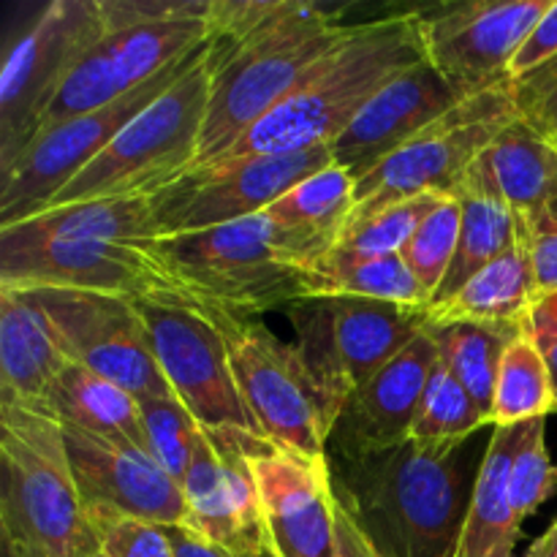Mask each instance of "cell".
<instances>
[{
    "label": "cell",
    "instance_id": "1",
    "mask_svg": "<svg viewBox=\"0 0 557 557\" xmlns=\"http://www.w3.org/2000/svg\"><path fill=\"white\" fill-rule=\"evenodd\" d=\"M487 449V446H484ZM484 449L473 438L330 460L337 504L384 557H455Z\"/></svg>",
    "mask_w": 557,
    "mask_h": 557
},
{
    "label": "cell",
    "instance_id": "2",
    "mask_svg": "<svg viewBox=\"0 0 557 557\" xmlns=\"http://www.w3.org/2000/svg\"><path fill=\"white\" fill-rule=\"evenodd\" d=\"M424 60L419 11L359 22L357 30L286 101L261 117L215 163L332 145L381 87Z\"/></svg>",
    "mask_w": 557,
    "mask_h": 557
},
{
    "label": "cell",
    "instance_id": "3",
    "mask_svg": "<svg viewBox=\"0 0 557 557\" xmlns=\"http://www.w3.org/2000/svg\"><path fill=\"white\" fill-rule=\"evenodd\" d=\"M0 542L3 557H92L101 553L49 408L0 400Z\"/></svg>",
    "mask_w": 557,
    "mask_h": 557
},
{
    "label": "cell",
    "instance_id": "4",
    "mask_svg": "<svg viewBox=\"0 0 557 557\" xmlns=\"http://www.w3.org/2000/svg\"><path fill=\"white\" fill-rule=\"evenodd\" d=\"M359 22L343 20V11L294 0L272 25L212 60V98L201 131L199 158L190 166H212L232 150L261 117L286 101L354 30Z\"/></svg>",
    "mask_w": 557,
    "mask_h": 557
},
{
    "label": "cell",
    "instance_id": "5",
    "mask_svg": "<svg viewBox=\"0 0 557 557\" xmlns=\"http://www.w3.org/2000/svg\"><path fill=\"white\" fill-rule=\"evenodd\" d=\"M210 98L212 60L207 44L205 54L158 101L131 120L117 139L87 163L44 210L82 201L156 196L177 183L199 158Z\"/></svg>",
    "mask_w": 557,
    "mask_h": 557
},
{
    "label": "cell",
    "instance_id": "6",
    "mask_svg": "<svg viewBox=\"0 0 557 557\" xmlns=\"http://www.w3.org/2000/svg\"><path fill=\"white\" fill-rule=\"evenodd\" d=\"M283 313L319 392L326 430L359 386L433 324L428 308L362 297L297 299Z\"/></svg>",
    "mask_w": 557,
    "mask_h": 557
},
{
    "label": "cell",
    "instance_id": "7",
    "mask_svg": "<svg viewBox=\"0 0 557 557\" xmlns=\"http://www.w3.org/2000/svg\"><path fill=\"white\" fill-rule=\"evenodd\" d=\"M226 343L232 373L267 444L308 460H330V430L319 392L294 343L281 341L259 315L196 299Z\"/></svg>",
    "mask_w": 557,
    "mask_h": 557
},
{
    "label": "cell",
    "instance_id": "8",
    "mask_svg": "<svg viewBox=\"0 0 557 557\" xmlns=\"http://www.w3.org/2000/svg\"><path fill=\"white\" fill-rule=\"evenodd\" d=\"M156 253L194 299L248 315L286 310L302 299L297 267L281 250L264 215L161 237Z\"/></svg>",
    "mask_w": 557,
    "mask_h": 557
},
{
    "label": "cell",
    "instance_id": "9",
    "mask_svg": "<svg viewBox=\"0 0 557 557\" xmlns=\"http://www.w3.org/2000/svg\"><path fill=\"white\" fill-rule=\"evenodd\" d=\"M103 33L101 0H54L9 44L0 69V177L41 134L69 74Z\"/></svg>",
    "mask_w": 557,
    "mask_h": 557
},
{
    "label": "cell",
    "instance_id": "10",
    "mask_svg": "<svg viewBox=\"0 0 557 557\" xmlns=\"http://www.w3.org/2000/svg\"><path fill=\"white\" fill-rule=\"evenodd\" d=\"M517 120L509 85L476 92L357 180L348 223L417 196H455L473 163Z\"/></svg>",
    "mask_w": 557,
    "mask_h": 557
},
{
    "label": "cell",
    "instance_id": "11",
    "mask_svg": "<svg viewBox=\"0 0 557 557\" xmlns=\"http://www.w3.org/2000/svg\"><path fill=\"white\" fill-rule=\"evenodd\" d=\"M0 286L16 292L63 288L125 299L190 297L161 264L156 243L52 239L16 226L0 228Z\"/></svg>",
    "mask_w": 557,
    "mask_h": 557
},
{
    "label": "cell",
    "instance_id": "12",
    "mask_svg": "<svg viewBox=\"0 0 557 557\" xmlns=\"http://www.w3.org/2000/svg\"><path fill=\"white\" fill-rule=\"evenodd\" d=\"M207 44L210 38L128 96L38 134L20 161L0 177V228L38 215L87 163L96 161L117 139L131 120L158 101L205 54Z\"/></svg>",
    "mask_w": 557,
    "mask_h": 557
},
{
    "label": "cell",
    "instance_id": "13",
    "mask_svg": "<svg viewBox=\"0 0 557 557\" xmlns=\"http://www.w3.org/2000/svg\"><path fill=\"white\" fill-rule=\"evenodd\" d=\"M335 163L332 145L212 163L150 196L161 237L264 215L294 185Z\"/></svg>",
    "mask_w": 557,
    "mask_h": 557
},
{
    "label": "cell",
    "instance_id": "14",
    "mask_svg": "<svg viewBox=\"0 0 557 557\" xmlns=\"http://www.w3.org/2000/svg\"><path fill=\"white\" fill-rule=\"evenodd\" d=\"M150 332L158 364L174 397L207 430H239L261 438L237 379L232 373L226 343L212 321L196 308L194 297L136 299Z\"/></svg>",
    "mask_w": 557,
    "mask_h": 557
},
{
    "label": "cell",
    "instance_id": "15",
    "mask_svg": "<svg viewBox=\"0 0 557 557\" xmlns=\"http://www.w3.org/2000/svg\"><path fill=\"white\" fill-rule=\"evenodd\" d=\"M22 294L52 321L71 362L114 381L136 400L174 395L136 299L63 288H27Z\"/></svg>",
    "mask_w": 557,
    "mask_h": 557
},
{
    "label": "cell",
    "instance_id": "16",
    "mask_svg": "<svg viewBox=\"0 0 557 557\" xmlns=\"http://www.w3.org/2000/svg\"><path fill=\"white\" fill-rule=\"evenodd\" d=\"M207 9H210V0H207L205 9L194 11V14L107 27L96 47L69 74L63 90L49 107L41 134L52 125H60L65 120L79 117V114L128 96L145 82L156 79L172 63L188 58L194 49H199L210 38Z\"/></svg>",
    "mask_w": 557,
    "mask_h": 557
},
{
    "label": "cell",
    "instance_id": "17",
    "mask_svg": "<svg viewBox=\"0 0 557 557\" xmlns=\"http://www.w3.org/2000/svg\"><path fill=\"white\" fill-rule=\"evenodd\" d=\"M553 0H468L419 11L424 58L462 96L511 82V60Z\"/></svg>",
    "mask_w": 557,
    "mask_h": 557
},
{
    "label": "cell",
    "instance_id": "18",
    "mask_svg": "<svg viewBox=\"0 0 557 557\" xmlns=\"http://www.w3.org/2000/svg\"><path fill=\"white\" fill-rule=\"evenodd\" d=\"M272 557H343L332 462H315L248 435Z\"/></svg>",
    "mask_w": 557,
    "mask_h": 557
},
{
    "label": "cell",
    "instance_id": "19",
    "mask_svg": "<svg viewBox=\"0 0 557 557\" xmlns=\"http://www.w3.org/2000/svg\"><path fill=\"white\" fill-rule=\"evenodd\" d=\"M248 435L239 430H199L185 482V528L237 557L270 553L259 490L248 466Z\"/></svg>",
    "mask_w": 557,
    "mask_h": 557
},
{
    "label": "cell",
    "instance_id": "20",
    "mask_svg": "<svg viewBox=\"0 0 557 557\" xmlns=\"http://www.w3.org/2000/svg\"><path fill=\"white\" fill-rule=\"evenodd\" d=\"M71 471L87 511L109 509L152 525H185L183 487L141 446L63 424Z\"/></svg>",
    "mask_w": 557,
    "mask_h": 557
},
{
    "label": "cell",
    "instance_id": "21",
    "mask_svg": "<svg viewBox=\"0 0 557 557\" xmlns=\"http://www.w3.org/2000/svg\"><path fill=\"white\" fill-rule=\"evenodd\" d=\"M438 354L430 324L406 351L359 386L330 430V460H362L411 441Z\"/></svg>",
    "mask_w": 557,
    "mask_h": 557
},
{
    "label": "cell",
    "instance_id": "22",
    "mask_svg": "<svg viewBox=\"0 0 557 557\" xmlns=\"http://www.w3.org/2000/svg\"><path fill=\"white\" fill-rule=\"evenodd\" d=\"M466 98L424 60L381 87L351 125L332 141L335 163L359 180Z\"/></svg>",
    "mask_w": 557,
    "mask_h": 557
},
{
    "label": "cell",
    "instance_id": "23",
    "mask_svg": "<svg viewBox=\"0 0 557 557\" xmlns=\"http://www.w3.org/2000/svg\"><path fill=\"white\" fill-rule=\"evenodd\" d=\"M69 364V354L44 310L22 292L0 286V400L49 408Z\"/></svg>",
    "mask_w": 557,
    "mask_h": 557
},
{
    "label": "cell",
    "instance_id": "24",
    "mask_svg": "<svg viewBox=\"0 0 557 557\" xmlns=\"http://www.w3.org/2000/svg\"><path fill=\"white\" fill-rule=\"evenodd\" d=\"M354 205L357 180L348 169L332 163L267 207L264 218L283 253L294 261V267H302L341 243Z\"/></svg>",
    "mask_w": 557,
    "mask_h": 557
},
{
    "label": "cell",
    "instance_id": "25",
    "mask_svg": "<svg viewBox=\"0 0 557 557\" xmlns=\"http://www.w3.org/2000/svg\"><path fill=\"white\" fill-rule=\"evenodd\" d=\"M455 199L462 215L460 243L449 275L430 302V310L449 302L476 272L506 253L517 239V215L495 180L487 152L466 174Z\"/></svg>",
    "mask_w": 557,
    "mask_h": 557
},
{
    "label": "cell",
    "instance_id": "26",
    "mask_svg": "<svg viewBox=\"0 0 557 557\" xmlns=\"http://www.w3.org/2000/svg\"><path fill=\"white\" fill-rule=\"evenodd\" d=\"M536 297L539 288L531 250L517 226L515 245L495 261H490L482 272H476L449 302L430 310V321L433 324L468 321V324L522 332L528 310Z\"/></svg>",
    "mask_w": 557,
    "mask_h": 557
},
{
    "label": "cell",
    "instance_id": "27",
    "mask_svg": "<svg viewBox=\"0 0 557 557\" xmlns=\"http://www.w3.org/2000/svg\"><path fill=\"white\" fill-rule=\"evenodd\" d=\"M302 299L308 297H362L384 302L428 308L430 297L400 253L373 256L348 248H332L319 259L297 267Z\"/></svg>",
    "mask_w": 557,
    "mask_h": 557
},
{
    "label": "cell",
    "instance_id": "28",
    "mask_svg": "<svg viewBox=\"0 0 557 557\" xmlns=\"http://www.w3.org/2000/svg\"><path fill=\"white\" fill-rule=\"evenodd\" d=\"M520 433L522 424H511L490 435L455 557H490L500 547H517L522 522L511 506V460Z\"/></svg>",
    "mask_w": 557,
    "mask_h": 557
},
{
    "label": "cell",
    "instance_id": "29",
    "mask_svg": "<svg viewBox=\"0 0 557 557\" xmlns=\"http://www.w3.org/2000/svg\"><path fill=\"white\" fill-rule=\"evenodd\" d=\"M49 408L63 424L96 435H109V438H125L147 451L139 400L114 381L92 373L85 364L71 362L63 370Z\"/></svg>",
    "mask_w": 557,
    "mask_h": 557
},
{
    "label": "cell",
    "instance_id": "30",
    "mask_svg": "<svg viewBox=\"0 0 557 557\" xmlns=\"http://www.w3.org/2000/svg\"><path fill=\"white\" fill-rule=\"evenodd\" d=\"M14 226L36 237L52 239H92V243L123 245H152L161 239L150 196L54 207Z\"/></svg>",
    "mask_w": 557,
    "mask_h": 557
},
{
    "label": "cell",
    "instance_id": "31",
    "mask_svg": "<svg viewBox=\"0 0 557 557\" xmlns=\"http://www.w3.org/2000/svg\"><path fill=\"white\" fill-rule=\"evenodd\" d=\"M487 158L515 215L557 199V145L528 128L520 117L500 131Z\"/></svg>",
    "mask_w": 557,
    "mask_h": 557
},
{
    "label": "cell",
    "instance_id": "32",
    "mask_svg": "<svg viewBox=\"0 0 557 557\" xmlns=\"http://www.w3.org/2000/svg\"><path fill=\"white\" fill-rule=\"evenodd\" d=\"M435 341H438L441 362L455 373L473 397L479 411L493 424V397L495 381H498L500 359H504L506 346L511 337L520 332L498 330V326L468 324V321H455V324H433Z\"/></svg>",
    "mask_w": 557,
    "mask_h": 557
},
{
    "label": "cell",
    "instance_id": "33",
    "mask_svg": "<svg viewBox=\"0 0 557 557\" xmlns=\"http://www.w3.org/2000/svg\"><path fill=\"white\" fill-rule=\"evenodd\" d=\"M555 411L553 379L544 357L533 346L525 330L506 346L500 359L498 381L493 397V428H511V424L547 419Z\"/></svg>",
    "mask_w": 557,
    "mask_h": 557
},
{
    "label": "cell",
    "instance_id": "34",
    "mask_svg": "<svg viewBox=\"0 0 557 557\" xmlns=\"http://www.w3.org/2000/svg\"><path fill=\"white\" fill-rule=\"evenodd\" d=\"M484 424H490V419L479 411L473 397L455 379V373L441 362L438 354V362H435L428 386H424L411 438L422 446L455 444V441L473 438Z\"/></svg>",
    "mask_w": 557,
    "mask_h": 557
},
{
    "label": "cell",
    "instance_id": "35",
    "mask_svg": "<svg viewBox=\"0 0 557 557\" xmlns=\"http://www.w3.org/2000/svg\"><path fill=\"white\" fill-rule=\"evenodd\" d=\"M460 205L457 199L441 201L428 218H424L422 226L417 228L411 239L406 243V248L400 250L403 261L411 270V275L417 277L419 286L428 292L430 302L438 294V288L444 286L446 275L451 270V261L457 256V243H460Z\"/></svg>",
    "mask_w": 557,
    "mask_h": 557
},
{
    "label": "cell",
    "instance_id": "36",
    "mask_svg": "<svg viewBox=\"0 0 557 557\" xmlns=\"http://www.w3.org/2000/svg\"><path fill=\"white\" fill-rule=\"evenodd\" d=\"M139 406L141 422H145L147 451L161 462V468L174 482L183 484L190 460H194L201 424L174 395L145 397V400H139Z\"/></svg>",
    "mask_w": 557,
    "mask_h": 557
},
{
    "label": "cell",
    "instance_id": "37",
    "mask_svg": "<svg viewBox=\"0 0 557 557\" xmlns=\"http://www.w3.org/2000/svg\"><path fill=\"white\" fill-rule=\"evenodd\" d=\"M446 199H451V196H417V199L397 201V205L386 207V210L375 212V215L348 223L335 248H348L373 256L400 253L408 239L422 226L424 218Z\"/></svg>",
    "mask_w": 557,
    "mask_h": 557
},
{
    "label": "cell",
    "instance_id": "38",
    "mask_svg": "<svg viewBox=\"0 0 557 557\" xmlns=\"http://www.w3.org/2000/svg\"><path fill=\"white\" fill-rule=\"evenodd\" d=\"M557 490V466L549 457L547 419L522 422L511 460V506L517 520L525 522Z\"/></svg>",
    "mask_w": 557,
    "mask_h": 557
},
{
    "label": "cell",
    "instance_id": "39",
    "mask_svg": "<svg viewBox=\"0 0 557 557\" xmlns=\"http://www.w3.org/2000/svg\"><path fill=\"white\" fill-rule=\"evenodd\" d=\"M294 0H210L207 27L215 52L239 47L286 14Z\"/></svg>",
    "mask_w": 557,
    "mask_h": 557
},
{
    "label": "cell",
    "instance_id": "40",
    "mask_svg": "<svg viewBox=\"0 0 557 557\" xmlns=\"http://www.w3.org/2000/svg\"><path fill=\"white\" fill-rule=\"evenodd\" d=\"M90 520L107 557H174L172 542L161 525L109 509H90Z\"/></svg>",
    "mask_w": 557,
    "mask_h": 557
},
{
    "label": "cell",
    "instance_id": "41",
    "mask_svg": "<svg viewBox=\"0 0 557 557\" xmlns=\"http://www.w3.org/2000/svg\"><path fill=\"white\" fill-rule=\"evenodd\" d=\"M515 112L528 128L557 145V58L509 82Z\"/></svg>",
    "mask_w": 557,
    "mask_h": 557
},
{
    "label": "cell",
    "instance_id": "42",
    "mask_svg": "<svg viewBox=\"0 0 557 557\" xmlns=\"http://www.w3.org/2000/svg\"><path fill=\"white\" fill-rule=\"evenodd\" d=\"M517 226L531 250L539 294L557 292V199L517 215Z\"/></svg>",
    "mask_w": 557,
    "mask_h": 557
},
{
    "label": "cell",
    "instance_id": "43",
    "mask_svg": "<svg viewBox=\"0 0 557 557\" xmlns=\"http://www.w3.org/2000/svg\"><path fill=\"white\" fill-rule=\"evenodd\" d=\"M522 330H525V335L531 337L533 346L539 348V354H542L544 362H547L549 379H553L555 389L557 413V292L539 294V297L533 299Z\"/></svg>",
    "mask_w": 557,
    "mask_h": 557
},
{
    "label": "cell",
    "instance_id": "44",
    "mask_svg": "<svg viewBox=\"0 0 557 557\" xmlns=\"http://www.w3.org/2000/svg\"><path fill=\"white\" fill-rule=\"evenodd\" d=\"M553 58H557V0H553L547 14L536 22L531 36L525 38L520 52H517L515 60H511V71H509L511 79L539 69V65H544Z\"/></svg>",
    "mask_w": 557,
    "mask_h": 557
},
{
    "label": "cell",
    "instance_id": "45",
    "mask_svg": "<svg viewBox=\"0 0 557 557\" xmlns=\"http://www.w3.org/2000/svg\"><path fill=\"white\" fill-rule=\"evenodd\" d=\"M163 531H166L169 542H172L174 557H237L228 553V549L207 542L205 536H199V533L185 525H169Z\"/></svg>",
    "mask_w": 557,
    "mask_h": 557
},
{
    "label": "cell",
    "instance_id": "46",
    "mask_svg": "<svg viewBox=\"0 0 557 557\" xmlns=\"http://www.w3.org/2000/svg\"><path fill=\"white\" fill-rule=\"evenodd\" d=\"M337 531H341V544L348 557H384L375 553L373 544L362 536V531L354 525V520L341 504H337Z\"/></svg>",
    "mask_w": 557,
    "mask_h": 557
},
{
    "label": "cell",
    "instance_id": "47",
    "mask_svg": "<svg viewBox=\"0 0 557 557\" xmlns=\"http://www.w3.org/2000/svg\"><path fill=\"white\" fill-rule=\"evenodd\" d=\"M525 557H557V517L553 520V525L531 544Z\"/></svg>",
    "mask_w": 557,
    "mask_h": 557
},
{
    "label": "cell",
    "instance_id": "48",
    "mask_svg": "<svg viewBox=\"0 0 557 557\" xmlns=\"http://www.w3.org/2000/svg\"><path fill=\"white\" fill-rule=\"evenodd\" d=\"M490 557H517V555H515V547H500L498 553L490 555Z\"/></svg>",
    "mask_w": 557,
    "mask_h": 557
},
{
    "label": "cell",
    "instance_id": "49",
    "mask_svg": "<svg viewBox=\"0 0 557 557\" xmlns=\"http://www.w3.org/2000/svg\"><path fill=\"white\" fill-rule=\"evenodd\" d=\"M341 547H343V544H341ZM261 557H272V555H270V553H267V555H261ZM343 557H348V555H346V549H343Z\"/></svg>",
    "mask_w": 557,
    "mask_h": 557
},
{
    "label": "cell",
    "instance_id": "50",
    "mask_svg": "<svg viewBox=\"0 0 557 557\" xmlns=\"http://www.w3.org/2000/svg\"><path fill=\"white\" fill-rule=\"evenodd\" d=\"M92 557H107V555H103V553H98V555H92Z\"/></svg>",
    "mask_w": 557,
    "mask_h": 557
}]
</instances>
